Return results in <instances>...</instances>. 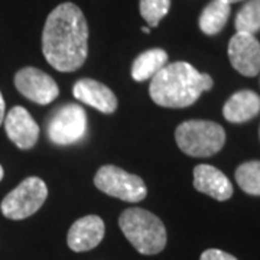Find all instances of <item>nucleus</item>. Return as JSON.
<instances>
[{"label":"nucleus","instance_id":"4468645a","mask_svg":"<svg viewBox=\"0 0 260 260\" xmlns=\"http://www.w3.org/2000/svg\"><path fill=\"white\" fill-rule=\"evenodd\" d=\"M260 113V97L251 90L234 93L223 107L224 119L230 123H244Z\"/></svg>","mask_w":260,"mask_h":260},{"label":"nucleus","instance_id":"0eeeda50","mask_svg":"<svg viewBox=\"0 0 260 260\" xmlns=\"http://www.w3.org/2000/svg\"><path fill=\"white\" fill-rule=\"evenodd\" d=\"M47 133L55 145H74L87 135V113L80 104H65L56 109L48 120Z\"/></svg>","mask_w":260,"mask_h":260},{"label":"nucleus","instance_id":"dca6fc26","mask_svg":"<svg viewBox=\"0 0 260 260\" xmlns=\"http://www.w3.org/2000/svg\"><path fill=\"white\" fill-rule=\"evenodd\" d=\"M230 12H232L230 3H227L225 0L210 2L203 10L198 20L200 29L205 35H217L225 26L227 20L230 18Z\"/></svg>","mask_w":260,"mask_h":260},{"label":"nucleus","instance_id":"aec40b11","mask_svg":"<svg viewBox=\"0 0 260 260\" xmlns=\"http://www.w3.org/2000/svg\"><path fill=\"white\" fill-rule=\"evenodd\" d=\"M200 260H237L234 256H232L230 253H225L223 250H218V249H208L205 250Z\"/></svg>","mask_w":260,"mask_h":260},{"label":"nucleus","instance_id":"f3484780","mask_svg":"<svg viewBox=\"0 0 260 260\" xmlns=\"http://www.w3.org/2000/svg\"><path fill=\"white\" fill-rule=\"evenodd\" d=\"M234 26L237 32L254 35L260 30V0H247L239 10Z\"/></svg>","mask_w":260,"mask_h":260},{"label":"nucleus","instance_id":"1a4fd4ad","mask_svg":"<svg viewBox=\"0 0 260 260\" xmlns=\"http://www.w3.org/2000/svg\"><path fill=\"white\" fill-rule=\"evenodd\" d=\"M229 58L236 71L256 77L260 73V42L254 35L237 32L229 42Z\"/></svg>","mask_w":260,"mask_h":260},{"label":"nucleus","instance_id":"ddd939ff","mask_svg":"<svg viewBox=\"0 0 260 260\" xmlns=\"http://www.w3.org/2000/svg\"><path fill=\"white\" fill-rule=\"evenodd\" d=\"M194 186L197 191L210 195L217 201H227L233 195L230 179L220 169L205 164L194 168Z\"/></svg>","mask_w":260,"mask_h":260},{"label":"nucleus","instance_id":"4be33fe9","mask_svg":"<svg viewBox=\"0 0 260 260\" xmlns=\"http://www.w3.org/2000/svg\"><path fill=\"white\" fill-rule=\"evenodd\" d=\"M3 175H5V172H3V168H2V165H0V181L3 179Z\"/></svg>","mask_w":260,"mask_h":260},{"label":"nucleus","instance_id":"a211bd4d","mask_svg":"<svg viewBox=\"0 0 260 260\" xmlns=\"http://www.w3.org/2000/svg\"><path fill=\"white\" fill-rule=\"evenodd\" d=\"M236 181L246 194L260 195V160L242 164L236 169Z\"/></svg>","mask_w":260,"mask_h":260},{"label":"nucleus","instance_id":"6ab92c4d","mask_svg":"<svg viewBox=\"0 0 260 260\" xmlns=\"http://www.w3.org/2000/svg\"><path fill=\"white\" fill-rule=\"evenodd\" d=\"M171 8V0H140L139 10L142 18L148 22L150 28H156L159 22L165 18Z\"/></svg>","mask_w":260,"mask_h":260},{"label":"nucleus","instance_id":"f03ea898","mask_svg":"<svg viewBox=\"0 0 260 260\" xmlns=\"http://www.w3.org/2000/svg\"><path fill=\"white\" fill-rule=\"evenodd\" d=\"M213 78L191 64L178 61L167 64L149 84V95L160 107L184 109L192 106L200 95L211 90Z\"/></svg>","mask_w":260,"mask_h":260},{"label":"nucleus","instance_id":"f8f14e48","mask_svg":"<svg viewBox=\"0 0 260 260\" xmlns=\"http://www.w3.org/2000/svg\"><path fill=\"white\" fill-rule=\"evenodd\" d=\"M73 94L77 100L91 106L104 114H112L117 109V97L112 90L107 85L91 78L78 80L73 87Z\"/></svg>","mask_w":260,"mask_h":260},{"label":"nucleus","instance_id":"6e6552de","mask_svg":"<svg viewBox=\"0 0 260 260\" xmlns=\"http://www.w3.org/2000/svg\"><path fill=\"white\" fill-rule=\"evenodd\" d=\"M15 87L23 97L41 106L52 103L59 94L55 80L34 67L19 70L15 75Z\"/></svg>","mask_w":260,"mask_h":260},{"label":"nucleus","instance_id":"423d86ee","mask_svg":"<svg viewBox=\"0 0 260 260\" xmlns=\"http://www.w3.org/2000/svg\"><path fill=\"white\" fill-rule=\"evenodd\" d=\"M94 184L104 194L126 203H140L148 195V188L142 178L114 165L100 168L95 172Z\"/></svg>","mask_w":260,"mask_h":260},{"label":"nucleus","instance_id":"5701e85b","mask_svg":"<svg viewBox=\"0 0 260 260\" xmlns=\"http://www.w3.org/2000/svg\"><path fill=\"white\" fill-rule=\"evenodd\" d=\"M225 2L232 5V3H237V2H242V0H225Z\"/></svg>","mask_w":260,"mask_h":260},{"label":"nucleus","instance_id":"b1692460","mask_svg":"<svg viewBox=\"0 0 260 260\" xmlns=\"http://www.w3.org/2000/svg\"><path fill=\"white\" fill-rule=\"evenodd\" d=\"M142 30H143L145 34H149V32H150V30H149V28H143V29H142Z\"/></svg>","mask_w":260,"mask_h":260},{"label":"nucleus","instance_id":"9d476101","mask_svg":"<svg viewBox=\"0 0 260 260\" xmlns=\"http://www.w3.org/2000/svg\"><path fill=\"white\" fill-rule=\"evenodd\" d=\"M5 130L8 138L23 150L34 148L39 139L38 123L22 106H15L5 116Z\"/></svg>","mask_w":260,"mask_h":260},{"label":"nucleus","instance_id":"9b49d317","mask_svg":"<svg viewBox=\"0 0 260 260\" xmlns=\"http://www.w3.org/2000/svg\"><path fill=\"white\" fill-rule=\"evenodd\" d=\"M104 221L99 215H85L75 221L67 236L68 247L73 251L81 253L97 247L104 237Z\"/></svg>","mask_w":260,"mask_h":260},{"label":"nucleus","instance_id":"f257e3e1","mask_svg":"<svg viewBox=\"0 0 260 260\" xmlns=\"http://www.w3.org/2000/svg\"><path fill=\"white\" fill-rule=\"evenodd\" d=\"M42 52L56 71L81 68L88 54V25L74 3H61L48 15L42 32Z\"/></svg>","mask_w":260,"mask_h":260},{"label":"nucleus","instance_id":"39448f33","mask_svg":"<svg viewBox=\"0 0 260 260\" xmlns=\"http://www.w3.org/2000/svg\"><path fill=\"white\" fill-rule=\"evenodd\" d=\"M47 197V184L41 178L29 177L3 198L0 210L9 220H25L37 213Z\"/></svg>","mask_w":260,"mask_h":260},{"label":"nucleus","instance_id":"2eb2a0df","mask_svg":"<svg viewBox=\"0 0 260 260\" xmlns=\"http://www.w3.org/2000/svg\"><path fill=\"white\" fill-rule=\"evenodd\" d=\"M168 64L167 51L153 48L142 52L132 64V78L138 83L152 80Z\"/></svg>","mask_w":260,"mask_h":260},{"label":"nucleus","instance_id":"20e7f679","mask_svg":"<svg viewBox=\"0 0 260 260\" xmlns=\"http://www.w3.org/2000/svg\"><path fill=\"white\" fill-rule=\"evenodd\" d=\"M175 140L179 149L194 158H208L218 153L225 143L223 126L215 121L188 120L175 130Z\"/></svg>","mask_w":260,"mask_h":260},{"label":"nucleus","instance_id":"412c9836","mask_svg":"<svg viewBox=\"0 0 260 260\" xmlns=\"http://www.w3.org/2000/svg\"><path fill=\"white\" fill-rule=\"evenodd\" d=\"M6 106H5V100H3V95L0 93V126H2V123L5 121V116H6Z\"/></svg>","mask_w":260,"mask_h":260},{"label":"nucleus","instance_id":"7ed1b4c3","mask_svg":"<svg viewBox=\"0 0 260 260\" xmlns=\"http://www.w3.org/2000/svg\"><path fill=\"white\" fill-rule=\"evenodd\" d=\"M124 237L136 250L152 256L167 246V229L160 218L143 208H127L119 217Z\"/></svg>","mask_w":260,"mask_h":260}]
</instances>
